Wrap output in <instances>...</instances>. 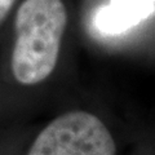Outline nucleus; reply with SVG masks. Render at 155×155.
Wrapping results in <instances>:
<instances>
[{
  "label": "nucleus",
  "mask_w": 155,
  "mask_h": 155,
  "mask_svg": "<svg viewBox=\"0 0 155 155\" xmlns=\"http://www.w3.org/2000/svg\"><path fill=\"white\" fill-rule=\"evenodd\" d=\"M67 14L62 0H25L14 21L12 72L22 85L44 81L57 65Z\"/></svg>",
  "instance_id": "obj_1"
},
{
  "label": "nucleus",
  "mask_w": 155,
  "mask_h": 155,
  "mask_svg": "<svg viewBox=\"0 0 155 155\" xmlns=\"http://www.w3.org/2000/svg\"><path fill=\"white\" fill-rule=\"evenodd\" d=\"M107 127L88 111H69L38 134L27 155H115Z\"/></svg>",
  "instance_id": "obj_2"
},
{
  "label": "nucleus",
  "mask_w": 155,
  "mask_h": 155,
  "mask_svg": "<svg viewBox=\"0 0 155 155\" xmlns=\"http://www.w3.org/2000/svg\"><path fill=\"white\" fill-rule=\"evenodd\" d=\"M14 2L16 0H0V23L8 16V13L11 11V8L13 7Z\"/></svg>",
  "instance_id": "obj_4"
},
{
  "label": "nucleus",
  "mask_w": 155,
  "mask_h": 155,
  "mask_svg": "<svg viewBox=\"0 0 155 155\" xmlns=\"http://www.w3.org/2000/svg\"><path fill=\"white\" fill-rule=\"evenodd\" d=\"M155 13V0H109L93 13L92 23L101 35L129 31Z\"/></svg>",
  "instance_id": "obj_3"
}]
</instances>
